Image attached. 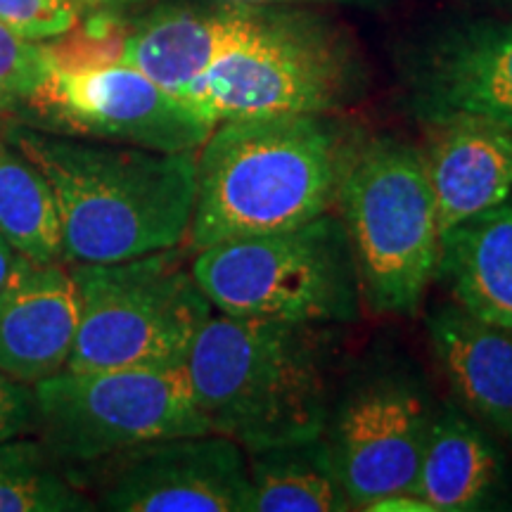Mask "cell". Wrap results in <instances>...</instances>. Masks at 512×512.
Listing matches in <instances>:
<instances>
[{
	"label": "cell",
	"mask_w": 512,
	"mask_h": 512,
	"mask_svg": "<svg viewBox=\"0 0 512 512\" xmlns=\"http://www.w3.org/2000/svg\"><path fill=\"white\" fill-rule=\"evenodd\" d=\"M3 136L53 188L64 264H112L185 245L197 152H157L8 124Z\"/></svg>",
	"instance_id": "6da1fadb"
},
{
	"label": "cell",
	"mask_w": 512,
	"mask_h": 512,
	"mask_svg": "<svg viewBox=\"0 0 512 512\" xmlns=\"http://www.w3.org/2000/svg\"><path fill=\"white\" fill-rule=\"evenodd\" d=\"M358 138L332 114L219 121L197 150L188 252L335 211Z\"/></svg>",
	"instance_id": "7a4b0ae2"
},
{
	"label": "cell",
	"mask_w": 512,
	"mask_h": 512,
	"mask_svg": "<svg viewBox=\"0 0 512 512\" xmlns=\"http://www.w3.org/2000/svg\"><path fill=\"white\" fill-rule=\"evenodd\" d=\"M325 325L211 313L185 358L209 430L259 451L318 437L330 415Z\"/></svg>",
	"instance_id": "3957f363"
},
{
	"label": "cell",
	"mask_w": 512,
	"mask_h": 512,
	"mask_svg": "<svg viewBox=\"0 0 512 512\" xmlns=\"http://www.w3.org/2000/svg\"><path fill=\"white\" fill-rule=\"evenodd\" d=\"M335 211L347 228L361 297L375 313L415 316L437 278L441 233L422 150L358 140Z\"/></svg>",
	"instance_id": "277c9868"
},
{
	"label": "cell",
	"mask_w": 512,
	"mask_h": 512,
	"mask_svg": "<svg viewBox=\"0 0 512 512\" xmlns=\"http://www.w3.org/2000/svg\"><path fill=\"white\" fill-rule=\"evenodd\" d=\"M192 275L214 311L292 323H351L361 283L337 211L302 226L214 242L192 252Z\"/></svg>",
	"instance_id": "5b68a950"
},
{
	"label": "cell",
	"mask_w": 512,
	"mask_h": 512,
	"mask_svg": "<svg viewBox=\"0 0 512 512\" xmlns=\"http://www.w3.org/2000/svg\"><path fill=\"white\" fill-rule=\"evenodd\" d=\"M188 254L176 247L112 264H69L81 318L67 370L185 366L214 313Z\"/></svg>",
	"instance_id": "8992f818"
},
{
	"label": "cell",
	"mask_w": 512,
	"mask_h": 512,
	"mask_svg": "<svg viewBox=\"0 0 512 512\" xmlns=\"http://www.w3.org/2000/svg\"><path fill=\"white\" fill-rule=\"evenodd\" d=\"M358 86L354 53L328 22L268 8L261 27L178 95L209 124L266 114H332Z\"/></svg>",
	"instance_id": "52a82bcc"
},
{
	"label": "cell",
	"mask_w": 512,
	"mask_h": 512,
	"mask_svg": "<svg viewBox=\"0 0 512 512\" xmlns=\"http://www.w3.org/2000/svg\"><path fill=\"white\" fill-rule=\"evenodd\" d=\"M34 434L67 475L150 441L211 432L185 366L60 370L34 384Z\"/></svg>",
	"instance_id": "ba28073f"
},
{
	"label": "cell",
	"mask_w": 512,
	"mask_h": 512,
	"mask_svg": "<svg viewBox=\"0 0 512 512\" xmlns=\"http://www.w3.org/2000/svg\"><path fill=\"white\" fill-rule=\"evenodd\" d=\"M10 124L157 152H197L214 128L121 60L55 67L31 105Z\"/></svg>",
	"instance_id": "9c48e42d"
},
{
	"label": "cell",
	"mask_w": 512,
	"mask_h": 512,
	"mask_svg": "<svg viewBox=\"0 0 512 512\" xmlns=\"http://www.w3.org/2000/svg\"><path fill=\"white\" fill-rule=\"evenodd\" d=\"M434 408L425 382L392 366L358 375L332 403L323 434L351 510L413 494Z\"/></svg>",
	"instance_id": "30bf717a"
},
{
	"label": "cell",
	"mask_w": 512,
	"mask_h": 512,
	"mask_svg": "<svg viewBox=\"0 0 512 512\" xmlns=\"http://www.w3.org/2000/svg\"><path fill=\"white\" fill-rule=\"evenodd\" d=\"M98 489L112 512H249L247 453L216 432L183 434L128 448L69 475Z\"/></svg>",
	"instance_id": "8fae6325"
},
{
	"label": "cell",
	"mask_w": 512,
	"mask_h": 512,
	"mask_svg": "<svg viewBox=\"0 0 512 512\" xmlns=\"http://www.w3.org/2000/svg\"><path fill=\"white\" fill-rule=\"evenodd\" d=\"M79 318L69 266L17 254L0 285V370L31 387L57 375L72 356Z\"/></svg>",
	"instance_id": "7c38bea8"
},
{
	"label": "cell",
	"mask_w": 512,
	"mask_h": 512,
	"mask_svg": "<svg viewBox=\"0 0 512 512\" xmlns=\"http://www.w3.org/2000/svg\"><path fill=\"white\" fill-rule=\"evenodd\" d=\"M266 15L268 8L209 0L166 5L128 31L119 60L178 98L211 64L245 43Z\"/></svg>",
	"instance_id": "4fadbf2b"
},
{
	"label": "cell",
	"mask_w": 512,
	"mask_h": 512,
	"mask_svg": "<svg viewBox=\"0 0 512 512\" xmlns=\"http://www.w3.org/2000/svg\"><path fill=\"white\" fill-rule=\"evenodd\" d=\"M427 178L444 235L512 195V126L465 112L425 117Z\"/></svg>",
	"instance_id": "5bb4252c"
},
{
	"label": "cell",
	"mask_w": 512,
	"mask_h": 512,
	"mask_svg": "<svg viewBox=\"0 0 512 512\" xmlns=\"http://www.w3.org/2000/svg\"><path fill=\"white\" fill-rule=\"evenodd\" d=\"M422 117L465 112L512 126V27L477 22L441 34L420 62Z\"/></svg>",
	"instance_id": "9a60e30c"
},
{
	"label": "cell",
	"mask_w": 512,
	"mask_h": 512,
	"mask_svg": "<svg viewBox=\"0 0 512 512\" xmlns=\"http://www.w3.org/2000/svg\"><path fill=\"white\" fill-rule=\"evenodd\" d=\"M434 361L467 415L512 441V335L441 304L427 313Z\"/></svg>",
	"instance_id": "2e32d148"
},
{
	"label": "cell",
	"mask_w": 512,
	"mask_h": 512,
	"mask_svg": "<svg viewBox=\"0 0 512 512\" xmlns=\"http://www.w3.org/2000/svg\"><path fill=\"white\" fill-rule=\"evenodd\" d=\"M437 275L453 304L512 335V195L441 235Z\"/></svg>",
	"instance_id": "e0dca14e"
},
{
	"label": "cell",
	"mask_w": 512,
	"mask_h": 512,
	"mask_svg": "<svg viewBox=\"0 0 512 512\" xmlns=\"http://www.w3.org/2000/svg\"><path fill=\"white\" fill-rule=\"evenodd\" d=\"M501 456L456 401L434 408L413 494L432 512L482 510L501 486Z\"/></svg>",
	"instance_id": "ac0fdd59"
},
{
	"label": "cell",
	"mask_w": 512,
	"mask_h": 512,
	"mask_svg": "<svg viewBox=\"0 0 512 512\" xmlns=\"http://www.w3.org/2000/svg\"><path fill=\"white\" fill-rule=\"evenodd\" d=\"M249 512L351 510L325 434L247 453Z\"/></svg>",
	"instance_id": "d6986e66"
},
{
	"label": "cell",
	"mask_w": 512,
	"mask_h": 512,
	"mask_svg": "<svg viewBox=\"0 0 512 512\" xmlns=\"http://www.w3.org/2000/svg\"><path fill=\"white\" fill-rule=\"evenodd\" d=\"M0 238L19 256L62 261L60 214L38 166L0 133Z\"/></svg>",
	"instance_id": "ffe728a7"
},
{
	"label": "cell",
	"mask_w": 512,
	"mask_h": 512,
	"mask_svg": "<svg viewBox=\"0 0 512 512\" xmlns=\"http://www.w3.org/2000/svg\"><path fill=\"white\" fill-rule=\"evenodd\" d=\"M95 501L36 437L0 444V512H86Z\"/></svg>",
	"instance_id": "44dd1931"
},
{
	"label": "cell",
	"mask_w": 512,
	"mask_h": 512,
	"mask_svg": "<svg viewBox=\"0 0 512 512\" xmlns=\"http://www.w3.org/2000/svg\"><path fill=\"white\" fill-rule=\"evenodd\" d=\"M50 46L27 41L0 24V119L15 121L53 74Z\"/></svg>",
	"instance_id": "7402d4cb"
},
{
	"label": "cell",
	"mask_w": 512,
	"mask_h": 512,
	"mask_svg": "<svg viewBox=\"0 0 512 512\" xmlns=\"http://www.w3.org/2000/svg\"><path fill=\"white\" fill-rule=\"evenodd\" d=\"M81 10L72 0H0V24L27 41L62 38L79 27Z\"/></svg>",
	"instance_id": "603a6c76"
},
{
	"label": "cell",
	"mask_w": 512,
	"mask_h": 512,
	"mask_svg": "<svg viewBox=\"0 0 512 512\" xmlns=\"http://www.w3.org/2000/svg\"><path fill=\"white\" fill-rule=\"evenodd\" d=\"M36 396L31 384H24L0 370V444L34 432Z\"/></svg>",
	"instance_id": "cb8c5ba5"
},
{
	"label": "cell",
	"mask_w": 512,
	"mask_h": 512,
	"mask_svg": "<svg viewBox=\"0 0 512 512\" xmlns=\"http://www.w3.org/2000/svg\"><path fill=\"white\" fill-rule=\"evenodd\" d=\"M209 3L254 5V8H283V5H373L377 0H209Z\"/></svg>",
	"instance_id": "d4e9b609"
},
{
	"label": "cell",
	"mask_w": 512,
	"mask_h": 512,
	"mask_svg": "<svg viewBox=\"0 0 512 512\" xmlns=\"http://www.w3.org/2000/svg\"><path fill=\"white\" fill-rule=\"evenodd\" d=\"M15 259H17L15 249H12L8 242L0 238V285H3L5 278H8V275H10Z\"/></svg>",
	"instance_id": "484cf974"
},
{
	"label": "cell",
	"mask_w": 512,
	"mask_h": 512,
	"mask_svg": "<svg viewBox=\"0 0 512 512\" xmlns=\"http://www.w3.org/2000/svg\"><path fill=\"white\" fill-rule=\"evenodd\" d=\"M72 3L81 12H95V10H102V8H110V5L119 3V0H72Z\"/></svg>",
	"instance_id": "4316f807"
}]
</instances>
